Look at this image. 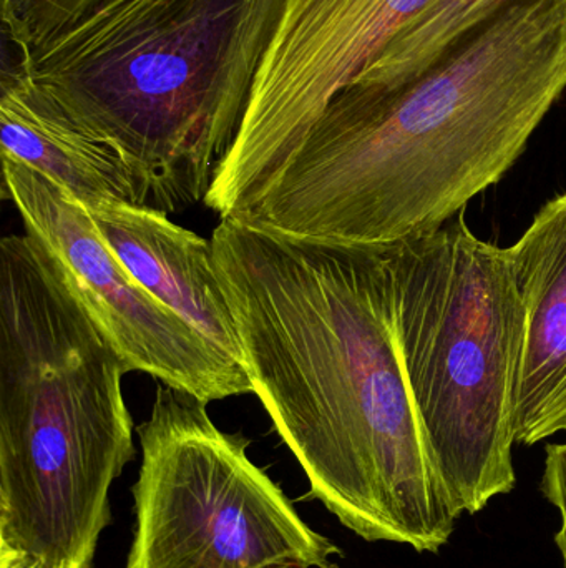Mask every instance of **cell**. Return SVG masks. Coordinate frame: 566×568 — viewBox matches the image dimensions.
Masks as SVG:
<instances>
[{
	"label": "cell",
	"instance_id": "6da1fadb",
	"mask_svg": "<svg viewBox=\"0 0 566 568\" xmlns=\"http://www.w3.org/2000/svg\"><path fill=\"white\" fill-rule=\"evenodd\" d=\"M209 242L253 394L309 497L368 542L439 552L457 517L405 379L379 246L235 219Z\"/></svg>",
	"mask_w": 566,
	"mask_h": 568
},
{
	"label": "cell",
	"instance_id": "7a4b0ae2",
	"mask_svg": "<svg viewBox=\"0 0 566 568\" xmlns=\"http://www.w3.org/2000/svg\"><path fill=\"white\" fill-rule=\"evenodd\" d=\"M566 90V0H508L411 82L339 90L236 216L339 245L434 232L502 176Z\"/></svg>",
	"mask_w": 566,
	"mask_h": 568
},
{
	"label": "cell",
	"instance_id": "3957f363",
	"mask_svg": "<svg viewBox=\"0 0 566 568\" xmlns=\"http://www.w3.org/2000/svg\"><path fill=\"white\" fill-rule=\"evenodd\" d=\"M288 0H96L19 67L132 173L135 205L205 202Z\"/></svg>",
	"mask_w": 566,
	"mask_h": 568
},
{
	"label": "cell",
	"instance_id": "277c9868",
	"mask_svg": "<svg viewBox=\"0 0 566 568\" xmlns=\"http://www.w3.org/2000/svg\"><path fill=\"white\" fill-rule=\"evenodd\" d=\"M119 353L27 235L0 242V568H93L135 457Z\"/></svg>",
	"mask_w": 566,
	"mask_h": 568
},
{
	"label": "cell",
	"instance_id": "5b68a950",
	"mask_svg": "<svg viewBox=\"0 0 566 568\" xmlns=\"http://www.w3.org/2000/svg\"><path fill=\"white\" fill-rule=\"evenodd\" d=\"M405 379L455 517L515 489V406L527 314L507 248L464 212L379 246Z\"/></svg>",
	"mask_w": 566,
	"mask_h": 568
},
{
	"label": "cell",
	"instance_id": "8992f818",
	"mask_svg": "<svg viewBox=\"0 0 566 568\" xmlns=\"http://www.w3.org/2000/svg\"><path fill=\"white\" fill-rule=\"evenodd\" d=\"M136 433L125 568H328L339 554L249 459L248 437L219 429L198 397L159 384Z\"/></svg>",
	"mask_w": 566,
	"mask_h": 568
},
{
	"label": "cell",
	"instance_id": "52a82bcc",
	"mask_svg": "<svg viewBox=\"0 0 566 568\" xmlns=\"http://www.w3.org/2000/svg\"><path fill=\"white\" fill-rule=\"evenodd\" d=\"M432 0H288L256 73L235 143L205 205L235 219L256 205L332 97Z\"/></svg>",
	"mask_w": 566,
	"mask_h": 568
},
{
	"label": "cell",
	"instance_id": "ba28073f",
	"mask_svg": "<svg viewBox=\"0 0 566 568\" xmlns=\"http://www.w3.org/2000/svg\"><path fill=\"white\" fill-rule=\"evenodd\" d=\"M2 195L27 235L59 266L126 373L140 371L203 403L253 394L245 367L156 300L100 239L89 212L70 193L17 160L2 156Z\"/></svg>",
	"mask_w": 566,
	"mask_h": 568
},
{
	"label": "cell",
	"instance_id": "9c48e42d",
	"mask_svg": "<svg viewBox=\"0 0 566 568\" xmlns=\"http://www.w3.org/2000/svg\"><path fill=\"white\" fill-rule=\"evenodd\" d=\"M507 250L527 314L515 443L535 446L566 433V193Z\"/></svg>",
	"mask_w": 566,
	"mask_h": 568
},
{
	"label": "cell",
	"instance_id": "30bf717a",
	"mask_svg": "<svg viewBox=\"0 0 566 568\" xmlns=\"http://www.w3.org/2000/svg\"><path fill=\"white\" fill-rule=\"evenodd\" d=\"M85 210L100 239L156 300L245 367L235 320L216 275L212 242L146 206L105 202Z\"/></svg>",
	"mask_w": 566,
	"mask_h": 568
},
{
	"label": "cell",
	"instance_id": "8fae6325",
	"mask_svg": "<svg viewBox=\"0 0 566 568\" xmlns=\"http://www.w3.org/2000/svg\"><path fill=\"white\" fill-rule=\"evenodd\" d=\"M0 143L2 156L45 176L85 209L135 205L132 173L119 153L85 132L20 67L2 77Z\"/></svg>",
	"mask_w": 566,
	"mask_h": 568
},
{
	"label": "cell",
	"instance_id": "7c38bea8",
	"mask_svg": "<svg viewBox=\"0 0 566 568\" xmlns=\"http://www.w3.org/2000/svg\"><path fill=\"white\" fill-rule=\"evenodd\" d=\"M508 0H432L354 80L379 87L411 82L487 22Z\"/></svg>",
	"mask_w": 566,
	"mask_h": 568
},
{
	"label": "cell",
	"instance_id": "4fadbf2b",
	"mask_svg": "<svg viewBox=\"0 0 566 568\" xmlns=\"http://www.w3.org/2000/svg\"><path fill=\"white\" fill-rule=\"evenodd\" d=\"M96 0H0L3 30L22 53L79 22Z\"/></svg>",
	"mask_w": 566,
	"mask_h": 568
},
{
	"label": "cell",
	"instance_id": "5bb4252c",
	"mask_svg": "<svg viewBox=\"0 0 566 568\" xmlns=\"http://www.w3.org/2000/svg\"><path fill=\"white\" fill-rule=\"evenodd\" d=\"M542 493L560 516V529L555 536V544L566 568V443L547 447Z\"/></svg>",
	"mask_w": 566,
	"mask_h": 568
},
{
	"label": "cell",
	"instance_id": "9a60e30c",
	"mask_svg": "<svg viewBox=\"0 0 566 568\" xmlns=\"http://www.w3.org/2000/svg\"><path fill=\"white\" fill-rule=\"evenodd\" d=\"M328 568H338V567H328Z\"/></svg>",
	"mask_w": 566,
	"mask_h": 568
}]
</instances>
